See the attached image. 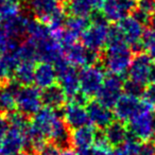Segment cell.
I'll return each instance as SVG.
<instances>
[{
  "label": "cell",
  "instance_id": "obj_1",
  "mask_svg": "<svg viewBox=\"0 0 155 155\" xmlns=\"http://www.w3.org/2000/svg\"><path fill=\"white\" fill-rule=\"evenodd\" d=\"M133 58L131 46L124 41H118L107 44V47L104 52L103 64L110 74L120 77L129 71Z\"/></svg>",
  "mask_w": 155,
  "mask_h": 155
},
{
  "label": "cell",
  "instance_id": "obj_2",
  "mask_svg": "<svg viewBox=\"0 0 155 155\" xmlns=\"http://www.w3.org/2000/svg\"><path fill=\"white\" fill-rule=\"evenodd\" d=\"M91 17V26L81 36L82 44L88 50L99 53L105 46H107L110 27L101 12H94Z\"/></svg>",
  "mask_w": 155,
  "mask_h": 155
},
{
  "label": "cell",
  "instance_id": "obj_3",
  "mask_svg": "<svg viewBox=\"0 0 155 155\" xmlns=\"http://www.w3.org/2000/svg\"><path fill=\"white\" fill-rule=\"evenodd\" d=\"M153 106L142 100L140 110L129 121V131L133 136L143 141L155 139V114Z\"/></svg>",
  "mask_w": 155,
  "mask_h": 155
},
{
  "label": "cell",
  "instance_id": "obj_4",
  "mask_svg": "<svg viewBox=\"0 0 155 155\" xmlns=\"http://www.w3.org/2000/svg\"><path fill=\"white\" fill-rule=\"evenodd\" d=\"M54 67L58 72V80L61 88L64 91L66 96L71 99L78 93H80V78L79 72L74 67L66 60L65 55L54 63Z\"/></svg>",
  "mask_w": 155,
  "mask_h": 155
},
{
  "label": "cell",
  "instance_id": "obj_5",
  "mask_svg": "<svg viewBox=\"0 0 155 155\" xmlns=\"http://www.w3.org/2000/svg\"><path fill=\"white\" fill-rule=\"evenodd\" d=\"M80 91L87 97L97 96L105 80V74L102 67L98 65L83 67L79 71Z\"/></svg>",
  "mask_w": 155,
  "mask_h": 155
},
{
  "label": "cell",
  "instance_id": "obj_6",
  "mask_svg": "<svg viewBox=\"0 0 155 155\" xmlns=\"http://www.w3.org/2000/svg\"><path fill=\"white\" fill-rule=\"evenodd\" d=\"M41 91L38 87L32 86H20L16 93V107L18 112L29 116H34L41 108Z\"/></svg>",
  "mask_w": 155,
  "mask_h": 155
},
{
  "label": "cell",
  "instance_id": "obj_7",
  "mask_svg": "<svg viewBox=\"0 0 155 155\" xmlns=\"http://www.w3.org/2000/svg\"><path fill=\"white\" fill-rule=\"evenodd\" d=\"M154 69V61L148 54L138 53L136 56H134L127 73L131 81H134L142 86H146L152 81Z\"/></svg>",
  "mask_w": 155,
  "mask_h": 155
},
{
  "label": "cell",
  "instance_id": "obj_8",
  "mask_svg": "<svg viewBox=\"0 0 155 155\" xmlns=\"http://www.w3.org/2000/svg\"><path fill=\"white\" fill-rule=\"evenodd\" d=\"M123 91L124 83L122 82V79L119 75L110 74L105 77L103 85L97 95V99L103 105L114 108L118 100L123 95Z\"/></svg>",
  "mask_w": 155,
  "mask_h": 155
},
{
  "label": "cell",
  "instance_id": "obj_9",
  "mask_svg": "<svg viewBox=\"0 0 155 155\" xmlns=\"http://www.w3.org/2000/svg\"><path fill=\"white\" fill-rule=\"evenodd\" d=\"M137 8L135 0H104L101 5V13L107 21L120 22L133 13Z\"/></svg>",
  "mask_w": 155,
  "mask_h": 155
},
{
  "label": "cell",
  "instance_id": "obj_10",
  "mask_svg": "<svg viewBox=\"0 0 155 155\" xmlns=\"http://www.w3.org/2000/svg\"><path fill=\"white\" fill-rule=\"evenodd\" d=\"M66 60L72 66L86 67L95 65L98 61V53L88 50L83 44H74L64 49Z\"/></svg>",
  "mask_w": 155,
  "mask_h": 155
},
{
  "label": "cell",
  "instance_id": "obj_11",
  "mask_svg": "<svg viewBox=\"0 0 155 155\" xmlns=\"http://www.w3.org/2000/svg\"><path fill=\"white\" fill-rule=\"evenodd\" d=\"M118 26L122 32L124 41L133 49L139 50V48H141L140 43H141L142 35L144 33L143 25L133 16H127V18L119 22Z\"/></svg>",
  "mask_w": 155,
  "mask_h": 155
},
{
  "label": "cell",
  "instance_id": "obj_12",
  "mask_svg": "<svg viewBox=\"0 0 155 155\" xmlns=\"http://www.w3.org/2000/svg\"><path fill=\"white\" fill-rule=\"evenodd\" d=\"M62 117L66 122V124L73 130L86 127V125H88V123H91L87 108L85 106L75 104L71 101L65 104L64 108H63Z\"/></svg>",
  "mask_w": 155,
  "mask_h": 155
},
{
  "label": "cell",
  "instance_id": "obj_13",
  "mask_svg": "<svg viewBox=\"0 0 155 155\" xmlns=\"http://www.w3.org/2000/svg\"><path fill=\"white\" fill-rule=\"evenodd\" d=\"M141 101L136 96H132L129 94H123L118 100L114 107V115L118 121L127 122L130 121L140 110Z\"/></svg>",
  "mask_w": 155,
  "mask_h": 155
},
{
  "label": "cell",
  "instance_id": "obj_14",
  "mask_svg": "<svg viewBox=\"0 0 155 155\" xmlns=\"http://www.w3.org/2000/svg\"><path fill=\"white\" fill-rule=\"evenodd\" d=\"M86 108L88 112L89 121L97 129L105 130L110 123L114 122V112H112L110 107L100 103L98 100L88 102Z\"/></svg>",
  "mask_w": 155,
  "mask_h": 155
},
{
  "label": "cell",
  "instance_id": "obj_15",
  "mask_svg": "<svg viewBox=\"0 0 155 155\" xmlns=\"http://www.w3.org/2000/svg\"><path fill=\"white\" fill-rule=\"evenodd\" d=\"M26 131L10 127L1 141V153L2 154H18L22 149H26Z\"/></svg>",
  "mask_w": 155,
  "mask_h": 155
},
{
  "label": "cell",
  "instance_id": "obj_16",
  "mask_svg": "<svg viewBox=\"0 0 155 155\" xmlns=\"http://www.w3.org/2000/svg\"><path fill=\"white\" fill-rule=\"evenodd\" d=\"M30 10L35 17L44 25H48L51 18L62 10L58 0H31Z\"/></svg>",
  "mask_w": 155,
  "mask_h": 155
},
{
  "label": "cell",
  "instance_id": "obj_17",
  "mask_svg": "<svg viewBox=\"0 0 155 155\" xmlns=\"http://www.w3.org/2000/svg\"><path fill=\"white\" fill-rule=\"evenodd\" d=\"M58 80V72L53 64L39 63L35 68L34 84L39 89H46L55 85Z\"/></svg>",
  "mask_w": 155,
  "mask_h": 155
},
{
  "label": "cell",
  "instance_id": "obj_18",
  "mask_svg": "<svg viewBox=\"0 0 155 155\" xmlns=\"http://www.w3.org/2000/svg\"><path fill=\"white\" fill-rule=\"evenodd\" d=\"M97 133L98 132L89 125L73 130L71 133V144L77 149V151L91 148L95 146Z\"/></svg>",
  "mask_w": 155,
  "mask_h": 155
},
{
  "label": "cell",
  "instance_id": "obj_19",
  "mask_svg": "<svg viewBox=\"0 0 155 155\" xmlns=\"http://www.w3.org/2000/svg\"><path fill=\"white\" fill-rule=\"evenodd\" d=\"M20 86L16 81H9L0 86V114L13 112L16 107V93Z\"/></svg>",
  "mask_w": 155,
  "mask_h": 155
},
{
  "label": "cell",
  "instance_id": "obj_20",
  "mask_svg": "<svg viewBox=\"0 0 155 155\" xmlns=\"http://www.w3.org/2000/svg\"><path fill=\"white\" fill-rule=\"evenodd\" d=\"M20 60L18 58L16 51L5 52L0 53V84L5 82H9L19 65Z\"/></svg>",
  "mask_w": 155,
  "mask_h": 155
},
{
  "label": "cell",
  "instance_id": "obj_21",
  "mask_svg": "<svg viewBox=\"0 0 155 155\" xmlns=\"http://www.w3.org/2000/svg\"><path fill=\"white\" fill-rule=\"evenodd\" d=\"M30 17L20 14L19 16L15 18H12L9 20L3 21V28H5L7 34L11 39L19 41L21 37L27 35V28Z\"/></svg>",
  "mask_w": 155,
  "mask_h": 155
},
{
  "label": "cell",
  "instance_id": "obj_22",
  "mask_svg": "<svg viewBox=\"0 0 155 155\" xmlns=\"http://www.w3.org/2000/svg\"><path fill=\"white\" fill-rule=\"evenodd\" d=\"M66 94L64 93L60 85H53L41 91V100L46 107L52 110H58L65 106Z\"/></svg>",
  "mask_w": 155,
  "mask_h": 155
},
{
  "label": "cell",
  "instance_id": "obj_23",
  "mask_svg": "<svg viewBox=\"0 0 155 155\" xmlns=\"http://www.w3.org/2000/svg\"><path fill=\"white\" fill-rule=\"evenodd\" d=\"M104 135H105V138L110 143V146L119 147L124 143L129 134H127V129L122 124V122L114 121L105 129Z\"/></svg>",
  "mask_w": 155,
  "mask_h": 155
},
{
  "label": "cell",
  "instance_id": "obj_24",
  "mask_svg": "<svg viewBox=\"0 0 155 155\" xmlns=\"http://www.w3.org/2000/svg\"><path fill=\"white\" fill-rule=\"evenodd\" d=\"M35 63L30 61H20L14 73L15 81L21 86H29L34 82Z\"/></svg>",
  "mask_w": 155,
  "mask_h": 155
},
{
  "label": "cell",
  "instance_id": "obj_25",
  "mask_svg": "<svg viewBox=\"0 0 155 155\" xmlns=\"http://www.w3.org/2000/svg\"><path fill=\"white\" fill-rule=\"evenodd\" d=\"M65 9L71 16L88 18L93 15L96 7L94 0H68Z\"/></svg>",
  "mask_w": 155,
  "mask_h": 155
},
{
  "label": "cell",
  "instance_id": "obj_26",
  "mask_svg": "<svg viewBox=\"0 0 155 155\" xmlns=\"http://www.w3.org/2000/svg\"><path fill=\"white\" fill-rule=\"evenodd\" d=\"M66 29L74 33L75 35L80 37L85 31L88 29L89 20L87 17H80V16H70L66 20Z\"/></svg>",
  "mask_w": 155,
  "mask_h": 155
},
{
  "label": "cell",
  "instance_id": "obj_27",
  "mask_svg": "<svg viewBox=\"0 0 155 155\" xmlns=\"http://www.w3.org/2000/svg\"><path fill=\"white\" fill-rule=\"evenodd\" d=\"M20 3L18 0H7L0 8V15L2 20H9L20 15Z\"/></svg>",
  "mask_w": 155,
  "mask_h": 155
},
{
  "label": "cell",
  "instance_id": "obj_28",
  "mask_svg": "<svg viewBox=\"0 0 155 155\" xmlns=\"http://www.w3.org/2000/svg\"><path fill=\"white\" fill-rule=\"evenodd\" d=\"M140 45L147 54L155 62V29L149 28L144 30Z\"/></svg>",
  "mask_w": 155,
  "mask_h": 155
},
{
  "label": "cell",
  "instance_id": "obj_29",
  "mask_svg": "<svg viewBox=\"0 0 155 155\" xmlns=\"http://www.w3.org/2000/svg\"><path fill=\"white\" fill-rule=\"evenodd\" d=\"M7 120L9 123V127H15V129L21 130V131H27L30 123H29L27 116L21 114L20 112H11L8 114Z\"/></svg>",
  "mask_w": 155,
  "mask_h": 155
},
{
  "label": "cell",
  "instance_id": "obj_30",
  "mask_svg": "<svg viewBox=\"0 0 155 155\" xmlns=\"http://www.w3.org/2000/svg\"><path fill=\"white\" fill-rule=\"evenodd\" d=\"M122 147L131 155H138L142 148V144L138 138H136L135 136L132 135V136H127V140L122 144Z\"/></svg>",
  "mask_w": 155,
  "mask_h": 155
},
{
  "label": "cell",
  "instance_id": "obj_31",
  "mask_svg": "<svg viewBox=\"0 0 155 155\" xmlns=\"http://www.w3.org/2000/svg\"><path fill=\"white\" fill-rule=\"evenodd\" d=\"M77 155H112V152H110L108 147L94 146L89 149L78 150Z\"/></svg>",
  "mask_w": 155,
  "mask_h": 155
},
{
  "label": "cell",
  "instance_id": "obj_32",
  "mask_svg": "<svg viewBox=\"0 0 155 155\" xmlns=\"http://www.w3.org/2000/svg\"><path fill=\"white\" fill-rule=\"evenodd\" d=\"M144 89H146L144 86L134 82V81L129 80L124 83V91H125V94H129V95L139 97L140 95H143Z\"/></svg>",
  "mask_w": 155,
  "mask_h": 155
},
{
  "label": "cell",
  "instance_id": "obj_33",
  "mask_svg": "<svg viewBox=\"0 0 155 155\" xmlns=\"http://www.w3.org/2000/svg\"><path fill=\"white\" fill-rule=\"evenodd\" d=\"M137 10L151 17V15L155 13V0H138Z\"/></svg>",
  "mask_w": 155,
  "mask_h": 155
},
{
  "label": "cell",
  "instance_id": "obj_34",
  "mask_svg": "<svg viewBox=\"0 0 155 155\" xmlns=\"http://www.w3.org/2000/svg\"><path fill=\"white\" fill-rule=\"evenodd\" d=\"M37 153L39 155H58L60 148L54 142H46Z\"/></svg>",
  "mask_w": 155,
  "mask_h": 155
},
{
  "label": "cell",
  "instance_id": "obj_35",
  "mask_svg": "<svg viewBox=\"0 0 155 155\" xmlns=\"http://www.w3.org/2000/svg\"><path fill=\"white\" fill-rule=\"evenodd\" d=\"M143 100L147 101L151 106L155 107V83L150 84L143 93Z\"/></svg>",
  "mask_w": 155,
  "mask_h": 155
},
{
  "label": "cell",
  "instance_id": "obj_36",
  "mask_svg": "<svg viewBox=\"0 0 155 155\" xmlns=\"http://www.w3.org/2000/svg\"><path fill=\"white\" fill-rule=\"evenodd\" d=\"M138 155H155V142H148L143 144Z\"/></svg>",
  "mask_w": 155,
  "mask_h": 155
},
{
  "label": "cell",
  "instance_id": "obj_37",
  "mask_svg": "<svg viewBox=\"0 0 155 155\" xmlns=\"http://www.w3.org/2000/svg\"><path fill=\"white\" fill-rule=\"evenodd\" d=\"M9 127H9V123H8L7 118H5L2 115L0 114V140H1V141H2L5 135L7 134Z\"/></svg>",
  "mask_w": 155,
  "mask_h": 155
},
{
  "label": "cell",
  "instance_id": "obj_38",
  "mask_svg": "<svg viewBox=\"0 0 155 155\" xmlns=\"http://www.w3.org/2000/svg\"><path fill=\"white\" fill-rule=\"evenodd\" d=\"M112 155H131L122 146L116 147L114 150L112 151Z\"/></svg>",
  "mask_w": 155,
  "mask_h": 155
},
{
  "label": "cell",
  "instance_id": "obj_39",
  "mask_svg": "<svg viewBox=\"0 0 155 155\" xmlns=\"http://www.w3.org/2000/svg\"><path fill=\"white\" fill-rule=\"evenodd\" d=\"M58 155H77V153L71 151L70 149H64L63 151H61Z\"/></svg>",
  "mask_w": 155,
  "mask_h": 155
},
{
  "label": "cell",
  "instance_id": "obj_40",
  "mask_svg": "<svg viewBox=\"0 0 155 155\" xmlns=\"http://www.w3.org/2000/svg\"><path fill=\"white\" fill-rule=\"evenodd\" d=\"M149 24H150L151 28L155 29V13L153 14V15H151V17H150V21H149Z\"/></svg>",
  "mask_w": 155,
  "mask_h": 155
},
{
  "label": "cell",
  "instance_id": "obj_41",
  "mask_svg": "<svg viewBox=\"0 0 155 155\" xmlns=\"http://www.w3.org/2000/svg\"><path fill=\"white\" fill-rule=\"evenodd\" d=\"M104 0H94V3H95V7L97 8V9H101V5L102 3H103Z\"/></svg>",
  "mask_w": 155,
  "mask_h": 155
},
{
  "label": "cell",
  "instance_id": "obj_42",
  "mask_svg": "<svg viewBox=\"0 0 155 155\" xmlns=\"http://www.w3.org/2000/svg\"><path fill=\"white\" fill-rule=\"evenodd\" d=\"M5 1H7V0H0V8L2 7V5H3V3H5Z\"/></svg>",
  "mask_w": 155,
  "mask_h": 155
},
{
  "label": "cell",
  "instance_id": "obj_43",
  "mask_svg": "<svg viewBox=\"0 0 155 155\" xmlns=\"http://www.w3.org/2000/svg\"><path fill=\"white\" fill-rule=\"evenodd\" d=\"M0 155H21L20 153H18V154H2V153H0Z\"/></svg>",
  "mask_w": 155,
  "mask_h": 155
},
{
  "label": "cell",
  "instance_id": "obj_44",
  "mask_svg": "<svg viewBox=\"0 0 155 155\" xmlns=\"http://www.w3.org/2000/svg\"><path fill=\"white\" fill-rule=\"evenodd\" d=\"M2 21L3 20H2V18H1V15H0V26H2V24H1Z\"/></svg>",
  "mask_w": 155,
  "mask_h": 155
},
{
  "label": "cell",
  "instance_id": "obj_45",
  "mask_svg": "<svg viewBox=\"0 0 155 155\" xmlns=\"http://www.w3.org/2000/svg\"><path fill=\"white\" fill-rule=\"evenodd\" d=\"M0 153H1V140H0Z\"/></svg>",
  "mask_w": 155,
  "mask_h": 155
},
{
  "label": "cell",
  "instance_id": "obj_46",
  "mask_svg": "<svg viewBox=\"0 0 155 155\" xmlns=\"http://www.w3.org/2000/svg\"><path fill=\"white\" fill-rule=\"evenodd\" d=\"M62 1H66V0H62Z\"/></svg>",
  "mask_w": 155,
  "mask_h": 155
}]
</instances>
